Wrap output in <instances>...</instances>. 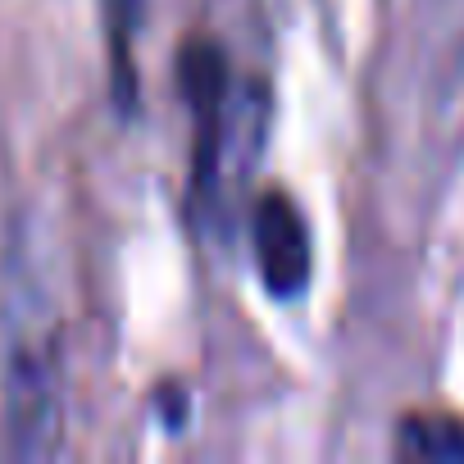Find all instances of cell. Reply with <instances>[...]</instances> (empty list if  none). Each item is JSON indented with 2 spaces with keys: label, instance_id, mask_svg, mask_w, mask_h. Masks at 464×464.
Returning <instances> with one entry per match:
<instances>
[{
  "label": "cell",
  "instance_id": "6da1fadb",
  "mask_svg": "<svg viewBox=\"0 0 464 464\" xmlns=\"http://www.w3.org/2000/svg\"><path fill=\"white\" fill-rule=\"evenodd\" d=\"M5 437L24 459L60 455L64 446V378L60 342L42 328H14L5 346Z\"/></svg>",
  "mask_w": 464,
  "mask_h": 464
},
{
  "label": "cell",
  "instance_id": "7a4b0ae2",
  "mask_svg": "<svg viewBox=\"0 0 464 464\" xmlns=\"http://www.w3.org/2000/svg\"><path fill=\"white\" fill-rule=\"evenodd\" d=\"M251 237H256V260H260V274H265L269 292L296 296L310 283V269H314L310 227L296 214V205L287 196L269 191L251 214Z\"/></svg>",
  "mask_w": 464,
  "mask_h": 464
},
{
  "label": "cell",
  "instance_id": "3957f363",
  "mask_svg": "<svg viewBox=\"0 0 464 464\" xmlns=\"http://www.w3.org/2000/svg\"><path fill=\"white\" fill-rule=\"evenodd\" d=\"M401 455L414 459H464V423L455 419H405L401 428Z\"/></svg>",
  "mask_w": 464,
  "mask_h": 464
}]
</instances>
